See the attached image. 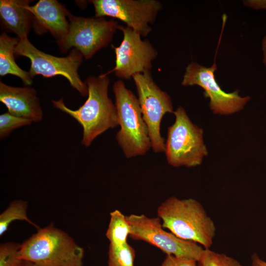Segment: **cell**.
Returning <instances> with one entry per match:
<instances>
[{
    "label": "cell",
    "mask_w": 266,
    "mask_h": 266,
    "mask_svg": "<svg viewBox=\"0 0 266 266\" xmlns=\"http://www.w3.org/2000/svg\"><path fill=\"white\" fill-rule=\"evenodd\" d=\"M22 260L37 266H83L84 250L53 225L37 229L21 244Z\"/></svg>",
    "instance_id": "cell-3"
},
{
    "label": "cell",
    "mask_w": 266,
    "mask_h": 266,
    "mask_svg": "<svg viewBox=\"0 0 266 266\" xmlns=\"http://www.w3.org/2000/svg\"><path fill=\"white\" fill-rule=\"evenodd\" d=\"M28 203L23 200L12 201L0 215V235L7 230L9 225L14 221H25L38 229V226L28 217Z\"/></svg>",
    "instance_id": "cell-18"
},
{
    "label": "cell",
    "mask_w": 266,
    "mask_h": 266,
    "mask_svg": "<svg viewBox=\"0 0 266 266\" xmlns=\"http://www.w3.org/2000/svg\"><path fill=\"white\" fill-rule=\"evenodd\" d=\"M21 244L6 242L0 245V266H21L24 261L20 258Z\"/></svg>",
    "instance_id": "cell-21"
},
{
    "label": "cell",
    "mask_w": 266,
    "mask_h": 266,
    "mask_svg": "<svg viewBox=\"0 0 266 266\" xmlns=\"http://www.w3.org/2000/svg\"><path fill=\"white\" fill-rule=\"evenodd\" d=\"M216 69L215 61L210 67L192 62L186 68L181 84L201 87L204 97L209 99V107L214 114L228 115L242 110L250 97L240 96L238 90L232 93L223 91L215 79Z\"/></svg>",
    "instance_id": "cell-11"
},
{
    "label": "cell",
    "mask_w": 266,
    "mask_h": 266,
    "mask_svg": "<svg viewBox=\"0 0 266 266\" xmlns=\"http://www.w3.org/2000/svg\"><path fill=\"white\" fill-rule=\"evenodd\" d=\"M160 266H198V264L192 259L166 255Z\"/></svg>",
    "instance_id": "cell-23"
},
{
    "label": "cell",
    "mask_w": 266,
    "mask_h": 266,
    "mask_svg": "<svg viewBox=\"0 0 266 266\" xmlns=\"http://www.w3.org/2000/svg\"><path fill=\"white\" fill-rule=\"evenodd\" d=\"M131 233V226L124 215L116 209L110 213V221L106 232L109 245L118 247L127 243Z\"/></svg>",
    "instance_id": "cell-17"
},
{
    "label": "cell",
    "mask_w": 266,
    "mask_h": 266,
    "mask_svg": "<svg viewBox=\"0 0 266 266\" xmlns=\"http://www.w3.org/2000/svg\"><path fill=\"white\" fill-rule=\"evenodd\" d=\"M118 30L122 32L123 38L119 46H112L116 56L115 66L103 74L107 76L114 72L117 77L129 80L135 74L151 71L152 62L158 56L157 49L131 28L119 25Z\"/></svg>",
    "instance_id": "cell-10"
},
{
    "label": "cell",
    "mask_w": 266,
    "mask_h": 266,
    "mask_svg": "<svg viewBox=\"0 0 266 266\" xmlns=\"http://www.w3.org/2000/svg\"><path fill=\"white\" fill-rule=\"evenodd\" d=\"M30 2L26 0H0L1 21L19 39L27 37L33 21L32 15L26 8Z\"/></svg>",
    "instance_id": "cell-15"
},
{
    "label": "cell",
    "mask_w": 266,
    "mask_h": 266,
    "mask_svg": "<svg viewBox=\"0 0 266 266\" xmlns=\"http://www.w3.org/2000/svg\"><path fill=\"white\" fill-rule=\"evenodd\" d=\"M197 264L198 266H243L236 259L210 249H204Z\"/></svg>",
    "instance_id": "cell-20"
},
{
    "label": "cell",
    "mask_w": 266,
    "mask_h": 266,
    "mask_svg": "<svg viewBox=\"0 0 266 266\" xmlns=\"http://www.w3.org/2000/svg\"><path fill=\"white\" fill-rule=\"evenodd\" d=\"M251 266H266V262L261 259L256 253L251 257Z\"/></svg>",
    "instance_id": "cell-25"
},
{
    "label": "cell",
    "mask_w": 266,
    "mask_h": 266,
    "mask_svg": "<svg viewBox=\"0 0 266 266\" xmlns=\"http://www.w3.org/2000/svg\"><path fill=\"white\" fill-rule=\"evenodd\" d=\"M113 91L120 127L116 135L117 143L127 158L145 155L151 143L138 99L121 80L114 82Z\"/></svg>",
    "instance_id": "cell-4"
},
{
    "label": "cell",
    "mask_w": 266,
    "mask_h": 266,
    "mask_svg": "<svg viewBox=\"0 0 266 266\" xmlns=\"http://www.w3.org/2000/svg\"><path fill=\"white\" fill-rule=\"evenodd\" d=\"M157 212L163 228L177 237L197 243L205 249L213 244L215 224L197 200L171 196L159 206Z\"/></svg>",
    "instance_id": "cell-2"
},
{
    "label": "cell",
    "mask_w": 266,
    "mask_h": 266,
    "mask_svg": "<svg viewBox=\"0 0 266 266\" xmlns=\"http://www.w3.org/2000/svg\"><path fill=\"white\" fill-rule=\"evenodd\" d=\"M135 252L128 242L121 246L109 245L107 266H134Z\"/></svg>",
    "instance_id": "cell-19"
},
{
    "label": "cell",
    "mask_w": 266,
    "mask_h": 266,
    "mask_svg": "<svg viewBox=\"0 0 266 266\" xmlns=\"http://www.w3.org/2000/svg\"><path fill=\"white\" fill-rule=\"evenodd\" d=\"M131 226L130 237L141 240L160 249L166 255L192 259L197 262L204 248L193 241L183 240L165 230L161 219L144 214L126 216Z\"/></svg>",
    "instance_id": "cell-9"
},
{
    "label": "cell",
    "mask_w": 266,
    "mask_h": 266,
    "mask_svg": "<svg viewBox=\"0 0 266 266\" xmlns=\"http://www.w3.org/2000/svg\"><path fill=\"white\" fill-rule=\"evenodd\" d=\"M15 54L28 58L31 61L29 73L32 78L36 75L44 77L62 75L66 78L71 86L83 97L88 95V88L80 79L78 69L83 61V55L76 49L71 50L65 57H56L40 51L28 37L19 39Z\"/></svg>",
    "instance_id": "cell-6"
},
{
    "label": "cell",
    "mask_w": 266,
    "mask_h": 266,
    "mask_svg": "<svg viewBox=\"0 0 266 266\" xmlns=\"http://www.w3.org/2000/svg\"><path fill=\"white\" fill-rule=\"evenodd\" d=\"M133 78L142 116L148 128L151 148L155 153L164 152L165 142L161 133V125L165 114L174 112L171 99L155 83L151 71L135 74Z\"/></svg>",
    "instance_id": "cell-8"
},
{
    "label": "cell",
    "mask_w": 266,
    "mask_h": 266,
    "mask_svg": "<svg viewBox=\"0 0 266 266\" xmlns=\"http://www.w3.org/2000/svg\"><path fill=\"white\" fill-rule=\"evenodd\" d=\"M0 101L10 114L38 122L42 119V111L36 91L29 87H16L0 82Z\"/></svg>",
    "instance_id": "cell-13"
},
{
    "label": "cell",
    "mask_w": 266,
    "mask_h": 266,
    "mask_svg": "<svg viewBox=\"0 0 266 266\" xmlns=\"http://www.w3.org/2000/svg\"><path fill=\"white\" fill-rule=\"evenodd\" d=\"M33 17L38 32L49 31L58 40L68 33L70 14L65 7L56 0H40L33 5L26 6Z\"/></svg>",
    "instance_id": "cell-14"
},
{
    "label": "cell",
    "mask_w": 266,
    "mask_h": 266,
    "mask_svg": "<svg viewBox=\"0 0 266 266\" xmlns=\"http://www.w3.org/2000/svg\"><path fill=\"white\" fill-rule=\"evenodd\" d=\"M85 83L88 98L77 109L67 107L63 99L52 102L55 108L68 114L82 127L81 143L89 147L97 137L119 124L115 105L108 95L110 79L107 76H89Z\"/></svg>",
    "instance_id": "cell-1"
},
{
    "label": "cell",
    "mask_w": 266,
    "mask_h": 266,
    "mask_svg": "<svg viewBox=\"0 0 266 266\" xmlns=\"http://www.w3.org/2000/svg\"><path fill=\"white\" fill-rule=\"evenodd\" d=\"M262 49L263 51V63L266 66V35L263 38L262 40Z\"/></svg>",
    "instance_id": "cell-26"
},
{
    "label": "cell",
    "mask_w": 266,
    "mask_h": 266,
    "mask_svg": "<svg viewBox=\"0 0 266 266\" xmlns=\"http://www.w3.org/2000/svg\"><path fill=\"white\" fill-rule=\"evenodd\" d=\"M245 5L250 7L253 9H266V0H252L244 1Z\"/></svg>",
    "instance_id": "cell-24"
},
{
    "label": "cell",
    "mask_w": 266,
    "mask_h": 266,
    "mask_svg": "<svg viewBox=\"0 0 266 266\" xmlns=\"http://www.w3.org/2000/svg\"><path fill=\"white\" fill-rule=\"evenodd\" d=\"M68 17V33L58 40V45L64 52L74 47L86 59L110 43L119 25L114 20L103 17L86 18L71 14Z\"/></svg>",
    "instance_id": "cell-7"
},
{
    "label": "cell",
    "mask_w": 266,
    "mask_h": 266,
    "mask_svg": "<svg viewBox=\"0 0 266 266\" xmlns=\"http://www.w3.org/2000/svg\"><path fill=\"white\" fill-rule=\"evenodd\" d=\"M32 122L27 119L13 115L8 111L0 115V137L8 136L11 132L18 128L30 125Z\"/></svg>",
    "instance_id": "cell-22"
},
{
    "label": "cell",
    "mask_w": 266,
    "mask_h": 266,
    "mask_svg": "<svg viewBox=\"0 0 266 266\" xmlns=\"http://www.w3.org/2000/svg\"><path fill=\"white\" fill-rule=\"evenodd\" d=\"M19 42L18 38L11 37L5 33L0 36V75L12 74L20 78L25 85L32 83V78L16 64L14 59L15 48Z\"/></svg>",
    "instance_id": "cell-16"
},
{
    "label": "cell",
    "mask_w": 266,
    "mask_h": 266,
    "mask_svg": "<svg viewBox=\"0 0 266 266\" xmlns=\"http://www.w3.org/2000/svg\"><path fill=\"white\" fill-rule=\"evenodd\" d=\"M21 266H37L31 262L24 261Z\"/></svg>",
    "instance_id": "cell-27"
},
{
    "label": "cell",
    "mask_w": 266,
    "mask_h": 266,
    "mask_svg": "<svg viewBox=\"0 0 266 266\" xmlns=\"http://www.w3.org/2000/svg\"><path fill=\"white\" fill-rule=\"evenodd\" d=\"M95 16L118 19L127 27L146 36L152 31L151 26L162 9L157 0H93Z\"/></svg>",
    "instance_id": "cell-12"
},
{
    "label": "cell",
    "mask_w": 266,
    "mask_h": 266,
    "mask_svg": "<svg viewBox=\"0 0 266 266\" xmlns=\"http://www.w3.org/2000/svg\"><path fill=\"white\" fill-rule=\"evenodd\" d=\"M173 113L175 121L167 128L165 142L167 162L174 167L200 166L208 154L203 130L192 123L182 107H178Z\"/></svg>",
    "instance_id": "cell-5"
}]
</instances>
